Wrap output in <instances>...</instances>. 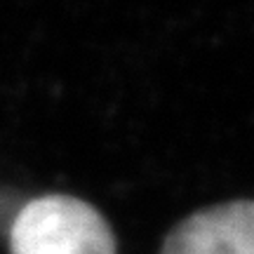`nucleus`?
I'll return each instance as SVG.
<instances>
[{
  "label": "nucleus",
  "instance_id": "1",
  "mask_svg": "<svg viewBox=\"0 0 254 254\" xmlns=\"http://www.w3.org/2000/svg\"><path fill=\"white\" fill-rule=\"evenodd\" d=\"M9 254H116V236L94 205L50 193L28 200L17 212Z\"/></svg>",
  "mask_w": 254,
  "mask_h": 254
},
{
  "label": "nucleus",
  "instance_id": "2",
  "mask_svg": "<svg viewBox=\"0 0 254 254\" xmlns=\"http://www.w3.org/2000/svg\"><path fill=\"white\" fill-rule=\"evenodd\" d=\"M160 254H254V200L190 214L165 238Z\"/></svg>",
  "mask_w": 254,
  "mask_h": 254
}]
</instances>
